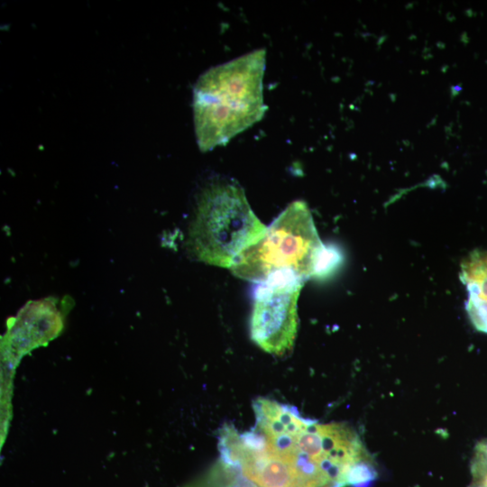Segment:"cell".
Segmentation results:
<instances>
[{
	"label": "cell",
	"mask_w": 487,
	"mask_h": 487,
	"mask_svg": "<svg viewBox=\"0 0 487 487\" xmlns=\"http://www.w3.org/2000/svg\"><path fill=\"white\" fill-rule=\"evenodd\" d=\"M267 227L252 210L234 180L216 177L200 190L189 224L187 249L198 261L229 268Z\"/></svg>",
	"instance_id": "cell-3"
},
{
	"label": "cell",
	"mask_w": 487,
	"mask_h": 487,
	"mask_svg": "<svg viewBox=\"0 0 487 487\" xmlns=\"http://www.w3.org/2000/svg\"><path fill=\"white\" fill-rule=\"evenodd\" d=\"M255 426L243 436L289 465L306 487L362 486L377 476L359 434L345 424H320L272 400L253 403Z\"/></svg>",
	"instance_id": "cell-1"
},
{
	"label": "cell",
	"mask_w": 487,
	"mask_h": 487,
	"mask_svg": "<svg viewBox=\"0 0 487 487\" xmlns=\"http://www.w3.org/2000/svg\"><path fill=\"white\" fill-rule=\"evenodd\" d=\"M342 255L333 245H324L316 263L313 277L324 279L330 275L341 263Z\"/></svg>",
	"instance_id": "cell-7"
},
{
	"label": "cell",
	"mask_w": 487,
	"mask_h": 487,
	"mask_svg": "<svg viewBox=\"0 0 487 487\" xmlns=\"http://www.w3.org/2000/svg\"><path fill=\"white\" fill-rule=\"evenodd\" d=\"M471 472L473 480L470 487H487V439L476 445Z\"/></svg>",
	"instance_id": "cell-6"
},
{
	"label": "cell",
	"mask_w": 487,
	"mask_h": 487,
	"mask_svg": "<svg viewBox=\"0 0 487 487\" xmlns=\"http://www.w3.org/2000/svg\"><path fill=\"white\" fill-rule=\"evenodd\" d=\"M323 247L307 204L296 200L267 227L261 240L236 258L230 270L238 278L259 283L282 270L308 280L313 277Z\"/></svg>",
	"instance_id": "cell-4"
},
{
	"label": "cell",
	"mask_w": 487,
	"mask_h": 487,
	"mask_svg": "<svg viewBox=\"0 0 487 487\" xmlns=\"http://www.w3.org/2000/svg\"><path fill=\"white\" fill-rule=\"evenodd\" d=\"M265 58L264 49L256 50L200 76L194 87L193 110L202 152L225 145L262 118Z\"/></svg>",
	"instance_id": "cell-2"
},
{
	"label": "cell",
	"mask_w": 487,
	"mask_h": 487,
	"mask_svg": "<svg viewBox=\"0 0 487 487\" xmlns=\"http://www.w3.org/2000/svg\"><path fill=\"white\" fill-rule=\"evenodd\" d=\"M306 280L290 270L271 274L259 283L251 317V337L275 355L290 352L298 331L297 303Z\"/></svg>",
	"instance_id": "cell-5"
}]
</instances>
